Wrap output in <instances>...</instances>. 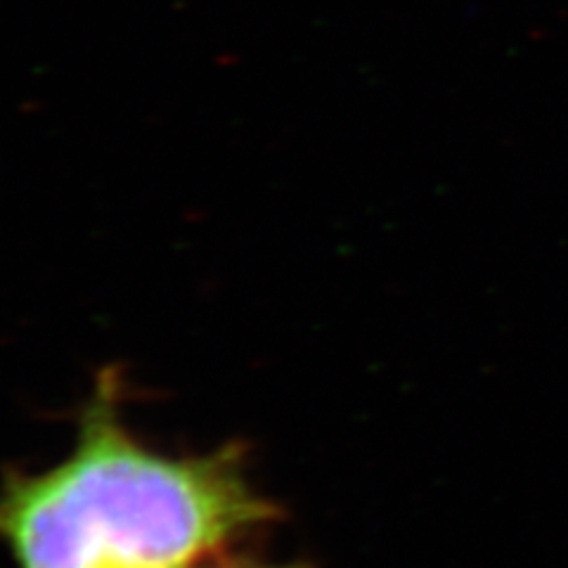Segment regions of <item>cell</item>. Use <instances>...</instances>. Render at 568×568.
I'll return each instance as SVG.
<instances>
[{
  "label": "cell",
  "mask_w": 568,
  "mask_h": 568,
  "mask_svg": "<svg viewBox=\"0 0 568 568\" xmlns=\"http://www.w3.org/2000/svg\"><path fill=\"white\" fill-rule=\"evenodd\" d=\"M268 517L235 455L154 453L110 398L58 467L0 490V540L17 568H190Z\"/></svg>",
  "instance_id": "1"
},
{
  "label": "cell",
  "mask_w": 568,
  "mask_h": 568,
  "mask_svg": "<svg viewBox=\"0 0 568 568\" xmlns=\"http://www.w3.org/2000/svg\"><path fill=\"white\" fill-rule=\"evenodd\" d=\"M223 568H292V566H254V564H242V566H223Z\"/></svg>",
  "instance_id": "2"
}]
</instances>
